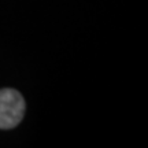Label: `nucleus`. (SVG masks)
Segmentation results:
<instances>
[{
    "label": "nucleus",
    "instance_id": "obj_1",
    "mask_svg": "<svg viewBox=\"0 0 148 148\" xmlns=\"http://www.w3.org/2000/svg\"><path fill=\"white\" fill-rule=\"evenodd\" d=\"M25 108V99L16 89H0V129L7 130L19 125Z\"/></svg>",
    "mask_w": 148,
    "mask_h": 148
}]
</instances>
